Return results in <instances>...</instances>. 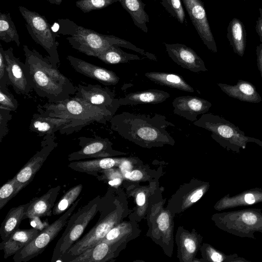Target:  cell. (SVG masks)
I'll list each match as a JSON object with an SVG mask.
<instances>
[{
  "mask_svg": "<svg viewBox=\"0 0 262 262\" xmlns=\"http://www.w3.org/2000/svg\"><path fill=\"white\" fill-rule=\"evenodd\" d=\"M41 149L36 152L14 176L21 189L26 187L33 180L51 152L56 147L55 134L43 136Z\"/></svg>",
  "mask_w": 262,
  "mask_h": 262,
  "instance_id": "obj_12",
  "label": "cell"
},
{
  "mask_svg": "<svg viewBox=\"0 0 262 262\" xmlns=\"http://www.w3.org/2000/svg\"><path fill=\"white\" fill-rule=\"evenodd\" d=\"M165 9L182 24L187 25L186 14L181 0H161Z\"/></svg>",
  "mask_w": 262,
  "mask_h": 262,
  "instance_id": "obj_40",
  "label": "cell"
},
{
  "mask_svg": "<svg viewBox=\"0 0 262 262\" xmlns=\"http://www.w3.org/2000/svg\"><path fill=\"white\" fill-rule=\"evenodd\" d=\"M260 203H262V188L255 187L233 196L228 193L215 203L214 208L217 211H221L237 207L256 205Z\"/></svg>",
  "mask_w": 262,
  "mask_h": 262,
  "instance_id": "obj_20",
  "label": "cell"
},
{
  "mask_svg": "<svg viewBox=\"0 0 262 262\" xmlns=\"http://www.w3.org/2000/svg\"><path fill=\"white\" fill-rule=\"evenodd\" d=\"M217 85L228 96L240 101L254 103L262 101L255 86L248 81L239 79L235 85L218 83Z\"/></svg>",
  "mask_w": 262,
  "mask_h": 262,
  "instance_id": "obj_24",
  "label": "cell"
},
{
  "mask_svg": "<svg viewBox=\"0 0 262 262\" xmlns=\"http://www.w3.org/2000/svg\"><path fill=\"white\" fill-rule=\"evenodd\" d=\"M18 107L17 100L8 90L7 88H0V108L16 111Z\"/></svg>",
  "mask_w": 262,
  "mask_h": 262,
  "instance_id": "obj_43",
  "label": "cell"
},
{
  "mask_svg": "<svg viewBox=\"0 0 262 262\" xmlns=\"http://www.w3.org/2000/svg\"><path fill=\"white\" fill-rule=\"evenodd\" d=\"M137 205L139 207H142L145 205L146 202V194L143 191L139 192L136 196Z\"/></svg>",
  "mask_w": 262,
  "mask_h": 262,
  "instance_id": "obj_50",
  "label": "cell"
},
{
  "mask_svg": "<svg viewBox=\"0 0 262 262\" xmlns=\"http://www.w3.org/2000/svg\"><path fill=\"white\" fill-rule=\"evenodd\" d=\"M97 58L108 64L127 63L132 60H141L135 54L128 53L116 46H111L99 54Z\"/></svg>",
  "mask_w": 262,
  "mask_h": 262,
  "instance_id": "obj_33",
  "label": "cell"
},
{
  "mask_svg": "<svg viewBox=\"0 0 262 262\" xmlns=\"http://www.w3.org/2000/svg\"><path fill=\"white\" fill-rule=\"evenodd\" d=\"M202 255L205 261L212 262H251L237 254L226 255L216 249L212 246L204 244L201 248Z\"/></svg>",
  "mask_w": 262,
  "mask_h": 262,
  "instance_id": "obj_35",
  "label": "cell"
},
{
  "mask_svg": "<svg viewBox=\"0 0 262 262\" xmlns=\"http://www.w3.org/2000/svg\"><path fill=\"white\" fill-rule=\"evenodd\" d=\"M119 0H78L76 7L83 13L105 8Z\"/></svg>",
  "mask_w": 262,
  "mask_h": 262,
  "instance_id": "obj_41",
  "label": "cell"
},
{
  "mask_svg": "<svg viewBox=\"0 0 262 262\" xmlns=\"http://www.w3.org/2000/svg\"><path fill=\"white\" fill-rule=\"evenodd\" d=\"M97 178L100 180H106L108 183L112 187H117L122 181L123 174L120 170L114 168L102 170Z\"/></svg>",
  "mask_w": 262,
  "mask_h": 262,
  "instance_id": "obj_42",
  "label": "cell"
},
{
  "mask_svg": "<svg viewBox=\"0 0 262 262\" xmlns=\"http://www.w3.org/2000/svg\"><path fill=\"white\" fill-rule=\"evenodd\" d=\"M243 1H246V0H243Z\"/></svg>",
  "mask_w": 262,
  "mask_h": 262,
  "instance_id": "obj_52",
  "label": "cell"
},
{
  "mask_svg": "<svg viewBox=\"0 0 262 262\" xmlns=\"http://www.w3.org/2000/svg\"><path fill=\"white\" fill-rule=\"evenodd\" d=\"M100 217L94 226L83 236L74 243L62 256L60 261H69L88 248L99 243L109 231L120 223L122 211L115 202L110 204L105 197L100 198L98 204Z\"/></svg>",
  "mask_w": 262,
  "mask_h": 262,
  "instance_id": "obj_5",
  "label": "cell"
},
{
  "mask_svg": "<svg viewBox=\"0 0 262 262\" xmlns=\"http://www.w3.org/2000/svg\"><path fill=\"white\" fill-rule=\"evenodd\" d=\"M118 167L122 174L124 176L126 172L132 171L133 165L129 159L122 158Z\"/></svg>",
  "mask_w": 262,
  "mask_h": 262,
  "instance_id": "obj_47",
  "label": "cell"
},
{
  "mask_svg": "<svg viewBox=\"0 0 262 262\" xmlns=\"http://www.w3.org/2000/svg\"><path fill=\"white\" fill-rule=\"evenodd\" d=\"M67 59L76 72L98 81L103 85H116L120 80V78L112 71L71 55H68Z\"/></svg>",
  "mask_w": 262,
  "mask_h": 262,
  "instance_id": "obj_19",
  "label": "cell"
},
{
  "mask_svg": "<svg viewBox=\"0 0 262 262\" xmlns=\"http://www.w3.org/2000/svg\"><path fill=\"white\" fill-rule=\"evenodd\" d=\"M75 96L82 98L92 105L106 110L115 114L120 106L119 98L110 89L99 84H79L76 86Z\"/></svg>",
  "mask_w": 262,
  "mask_h": 262,
  "instance_id": "obj_13",
  "label": "cell"
},
{
  "mask_svg": "<svg viewBox=\"0 0 262 262\" xmlns=\"http://www.w3.org/2000/svg\"><path fill=\"white\" fill-rule=\"evenodd\" d=\"M200 37L207 48L217 52L216 45L207 19L204 5L201 0H182Z\"/></svg>",
  "mask_w": 262,
  "mask_h": 262,
  "instance_id": "obj_14",
  "label": "cell"
},
{
  "mask_svg": "<svg viewBox=\"0 0 262 262\" xmlns=\"http://www.w3.org/2000/svg\"><path fill=\"white\" fill-rule=\"evenodd\" d=\"M21 190L14 177L4 184L0 188V209Z\"/></svg>",
  "mask_w": 262,
  "mask_h": 262,
  "instance_id": "obj_39",
  "label": "cell"
},
{
  "mask_svg": "<svg viewBox=\"0 0 262 262\" xmlns=\"http://www.w3.org/2000/svg\"><path fill=\"white\" fill-rule=\"evenodd\" d=\"M163 44L169 57L182 68L195 73L208 71L203 59L191 48L181 43Z\"/></svg>",
  "mask_w": 262,
  "mask_h": 262,
  "instance_id": "obj_17",
  "label": "cell"
},
{
  "mask_svg": "<svg viewBox=\"0 0 262 262\" xmlns=\"http://www.w3.org/2000/svg\"><path fill=\"white\" fill-rule=\"evenodd\" d=\"M57 21V33L67 36L66 39L73 48L88 56L97 57L111 46L125 48L128 42L113 35L101 34L85 28L68 18H59Z\"/></svg>",
  "mask_w": 262,
  "mask_h": 262,
  "instance_id": "obj_4",
  "label": "cell"
},
{
  "mask_svg": "<svg viewBox=\"0 0 262 262\" xmlns=\"http://www.w3.org/2000/svg\"><path fill=\"white\" fill-rule=\"evenodd\" d=\"M193 124L210 132L212 138L228 151L238 154L241 148H246L249 142L262 147L261 141L246 136L238 126L222 116L207 113L194 121Z\"/></svg>",
  "mask_w": 262,
  "mask_h": 262,
  "instance_id": "obj_6",
  "label": "cell"
},
{
  "mask_svg": "<svg viewBox=\"0 0 262 262\" xmlns=\"http://www.w3.org/2000/svg\"><path fill=\"white\" fill-rule=\"evenodd\" d=\"M51 4L60 5L62 3V0H47Z\"/></svg>",
  "mask_w": 262,
  "mask_h": 262,
  "instance_id": "obj_51",
  "label": "cell"
},
{
  "mask_svg": "<svg viewBox=\"0 0 262 262\" xmlns=\"http://www.w3.org/2000/svg\"><path fill=\"white\" fill-rule=\"evenodd\" d=\"M132 232L130 226L126 223H119L112 228L100 242H105L117 251L125 237Z\"/></svg>",
  "mask_w": 262,
  "mask_h": 262,
  "instance_id": "obj_37",
  "label": "cell"
},
{
  "mask_svg": "<svg viewBox=\"0 0 262 262\" xmlns=\"http://www.w3.org/2000/svg\"><path fill=\"white\" fill-rule=\"evenodd\" d=\"M208 182L194 180L180 188L172 196L168 206H174L171 210L180 212L192 206L199 201L208 190Z\"/></svg>",
  "mask_w": 262,
  "mask_h": 262,
  "instance_id": "obj_15",
  "label": "cell"
},
{
  "mask_svg": "<svg viewBox=\"0 0 262 262\" xmlns=\"http://www.w3.org/2000/svg\"><path fill=\"white\" fill-rule=\"evenodd\" d=\"M227 36L234 52L243 57L247 42V33L243 22L238 18H233L228 26Z\"/></svg>",
  "mask_w": 262,
  "mask_h": 262,
  "instance_id": "obj_29",
  "label": "cell"
},
{
  "mask_svg": "<svg viewBox=\"0 0 262 262\" xmlns=\"http://www.w3.org/2000/svg\"><path fill=\"white\" fill-rule=\"evenodd\" d=\"M23 50L26 76L38 96L47 98L50 102H57L75 95L76 86L52 66L47 56L43 57L27 45H23Z\"/></svg>",
  "mask_w": 262,
  "mask_h": 262,
  "instance_id": "obj_2",
  "label": "cell"
},
{
  "mask_svg": "<svg viewBox=\"0 0 262 262\" xmlns=\"http://www.w3.org/2000/svg\"><path fill=\"white\" fill-rule=\"evenodd\" d=\"M4 49L0 44V88H6L8 85L9 78L6 68Z\"/></svg>",
  "mask_w": 262,
  "mask_h": 262,
  "instance_id": "obj_45",
  "label": "cell"
},
{
  "mask_svg": "<svg viewBox=\"0 0 262 262\" xmlns=\"http://www.w3.org/2000/svg\"><path fill=\"white\" fill-rule=\"evenodd\" d=\"M38 113L68 120L69 125L60 132L69 135L96 122L105 124L115 115L109 111L92 105L76 96L57 102H47L37 106Z\"/></svg>",
  "mask_w": 262,
  "mask_h": 262,
  "instance_id": "obj_3",
  "label": "cell"
},
{
  "mask_svg": "<svg viewBox=\"0 0 262 262\" xmlns=\"http://www.w3.org/2000/svg\"><path fill=\"white\" fill-rule=\"evenodd\" d=\"M81 184L69 189L55 204L52 214L57 215L63 213L76 201L82 190Z\"/></svg>",
  "mask_w": 262,
  "mask_h": 262,
  "instance_id": "obj_38",
  "label": "cell"
},
{
  "mask_svg": "<svg viewBox=\"0 0 262 262\" xmlns=\"http://www.w3.org/2000/svg\"><path fill=\"white\" fill-rule=\"evenodd\" d=\"M122 159L107 157L74 161L70 163L68 167L75 171L91 174L97 178L102 170L119 166Z\"/></svg>",
  "mask_w": 262,
  "mask_h": 262,
  "instance_id": "obj_25",
  "label": "cell"
},
{
  "mask_svg": "<svg viewBox=\"0 0 262 262\" xmlns=\"http://www.w3.org/2000/svg\"><path fill=\"white\" fill-rule=\"evenodd\" d=\"M0 39L7 43L14 41L17 47L20 45L16 28L9 12H0Z\"/></svg>",
  "mask_w": 262,
  "mask_h": 262,
  "instance_id": "obj_36",
  "label": "cell"
},
{
  "mask_svg": "<svg viewBox=\"0 0 262 262\" xmlns=\"http://www.w3.org/2000/svg\"><path fill=\"white\" fill-rule=\"evenodd\" d=\"M212 220L220 229L237 236L256 239V232L262 234V210L260 208L216 213L212 216Z\"/></svg>",
  "mask_w": 262,
  "mask_h": 262,
  "instance_id": "obj_7",
  "label": "cell"
},
{
  "mask_svg": "<svg viewBox=\"0 0 262 262\" xmlns=\"http://www.w3.org/2000/svg\"><path fill=\"white\" fill-rule=\"evenodd\" d=\"M143 176L142 172L138 169L127 172L123 176L126 179L133 181H140L142 179Z\"/></svg>",
  "mask_w": 262,
  "mask_h": 262,
  "instance_id": "obj_46",
  "label": "cell"
},
{
  "mask_svg": "<svg viewBox=\"0 0 262 262\" xmlns=\"http://www.w3.org/2000/svg\"><path fill=\"white\" fill-rule=\"evenodd\" d=\"M80 149L74 151L68 156L70 161L84 159L112 157L125 154L114 150L113 143L106 138L80 137L78 138Z\"/></svg>",
  "mask_w": 262,
  "mask_h": 262,
  "instance_id": "obj_11",
  "label": "cell"
},
{
  "mask_svg": "<svg viewBox=\"0 0 262 262\" xmlns=\"http://www.w3.org/2000/svg\"><path fill=\"white\" fill-rule=\"evenodd\" d=\"M30 203V201L13 207L8 211L0 228V235L3 241H7L13 233L19 229V226Z\"/></svg>",
  "mask_w": 262,
  "mask_h": 262,
  "instance_id": "obj_30",
  "label": "cell"
},
{
  "mask_svg": "<svg viewBox=\"0 0 262 262\" xmlns=\"http://www.w3.org/2000/svg\"><path fill=\"white\" fill-rule=\"evenodd\" d=\"M259 16L256 20L255 30L259 37V40L262 42V8H259Z\"/></svg>",
  "mask_w": 262,
  "mask_h": 262,
  "instance_id": "obj_49",
  "label": "cell"
},
{
  "mask_svg": "<svg viewBox=\"0 0 262 262\" xmlns=\"http://www.w3.org/2000/svg\"><path fill=\"white\" fill-rule=\"evenodd\" d=\"M38 229L32 228L29 229H18L13 233L8 239L0 243V249L4 251V257L7 258L14 255L31 242L38 234Z\"/></svg>",
  "mask_w": 262,
  "mask_h": 262,
  "instance_id": "obj_26",
  "label": "cell"
},
{
  "mask_svg": "<svg viewBox=\"0 0 262 262\" xmlns=\"http://www.w3.org/2000/svg\"><path fill=\"white\" fill-rule=\"evenodd\" d=\"M60 189L59 185L51 188L42 195L30 201V205L25 212L23 220L36 216H50Z\"/></svg>",
  "mask_w": 262,
  "mask_h": 262,
  "instance_id": "obj_21",
  "label": "cell"
},
{
  "mask_svg": "<svg viewBox=\"0 0 262 262\" xmlns=\"http://www.w3.org/2000/svg\"><path fill=\"white\" fill-rule=\"evenodd\" d=\"M69 124L68 120L61 118L52 117L41 113L33 114L29 126V129L35 133L39 137L48 134L60 132Z\"/></svg>",
  "mask_w": 262,
  "mask_h": 262,
  "instance_id": "obj_23",
  "label": "cell"
},
{
  "mask_svg": "<svg viewBox=\"0 0 262 262\" xmlns=\"http://www.w3.org/2000/svg\"><path fill=\"white\" fill-rule=\"evenodd\" d=\"M202 236L195 232L190 233L183 229L178 230L176 242L178 257L181 261H193L202 243Z\"/></svg>",
  "mask_w": 262,
  "mask_h": 262,
  "instance_id": "obj_22",
  "label": "cell"
},
{
  "mask_svg": "<svg viewBox=\"0 0 262 262\" xmlns=\"http://www.w3.org/2000/svg\"><path fill=\"white\" fill-rule=\"evenodd\" d=\"M10 111L0 108V142L9 133L8 122L11 120L12 115Z\"/></svg>",
  "mask_w": 262,
  "mask_h": 262,
  "instance_id": "obj_44",
  "label": "cell"
},
{
  "mask_svg": "<svg viewBox=\"0 0 262 262\" xmlns=\"http://www.w3.org/2000/svg\"><path fill=\"white\" fill-rule=\"evenodd\" d=\"M101 197L98 195L70 216L66 229L54 249L51 262L60 261L62 256L80 237L91 221L98 212Z\"/></svg>",
  "mask_w": 262,
  "mask_h": 262,
  "instance_id": "obj_8",
  "label": "cell"
},
{
  "mask_svg": "<svg viewBox=\"0 0 262 262\" xmlns=\"http://www.w3.org/2000/svg\"><path fill=\"white\" fill-rule=\"evenodd\" d=\"M18 9L25 20L26 28L31 38L47 51L49 54L47 57L52 66L58 69L60 62L58 53L59 42L56 37L60 35L52 30L45 16L21 6L18 7Z\"/></svg>",
  "mask_w": 262,
  "mask_h": 262,
  "instance_id": "obj_9",
  "label": "cell"
},
{
  "mask_svg": "<svg viewBox=\"0 0 262 262\" xmlns=\"http://www.w3.org/2000/svg\"><path fill=\"white\" fill-rule=\"evenodd\" d=\"M13 51L11 47L4 50L9 78L8 85H12L17 94L28 96L32 89L26 76L25 64L14 56Z\"/></svg>",
  "mask_w": 262,
  "mask_h": 262,
  "instance_id": "obj_16",
  "label": "cell"
},
{
  "mask_svg": "<svg viewBox=\"0 0 262 262\" xmlns=\"http://www.w3.org/2000/svg\"><path fill=\"white\" fill-rule=\"evenodd\" d=\"M257 66L262 79V43L256 47Z\"/></svg>",
  "mask_w": 262,
  "mask_h": 262,
  "instance_id": "obj_48",
  "label": "cell"
},
{
  "mask_svg": "<svg viewBox=\"0 0 262 262\" xmlns=\"http://www.w3.org/2000/svg\"><path fill=\"white\" fill-rule=\"evenodd\" d=\"M172 104L174 114L191 122L196 121L198 115L207 113L212 106L204 99L189 95L175 98Z\"/></svg>",
  "mask_w": 262,
  "mask_h": 262,
  "instance_id": "obj_18",
  "label": "cell"
},
{
  "mask_svg": "<svg viewBox=\"0 0 262 262\" xmlns=\"http://www.w3.org/2000/svg\"><path fill=\"white\" fill-rule=\"evenodd\" d=\"M119 2L129 13L134 25L144 33H147V23L149 22V19L144 9L145 4L142 0H119Z\"/></svg>",
  "mask_w": 262,
  "mask_h": 262,
  "instance_id": "obj_32",
  "label": "cell"
},
{
  "mask_svg": "<svg viewBox=\"0 0 262 262\" xmlns=\"http://www.w3.org/2000/svg\"><path fill=\"white\" fill-rule=\"evenodd\" d=\"M152 234L155 237L158 235L166 239H170L172 235V224L170 213L164 209H160L154 216L152 223Z\"/></svg>",
  "mask_w": 262,
  "mask_h": 262,
  "instance_id": "obj_34",
  "label": "cell"
},
{
  "mask_svg": "<svg viewBox=\"0 0 262 262\" xmlns=\"http://www.w3.org/2000/svg\"><path fill=\"white\" fill-rule=\"evenodd\" d=\"M81 198L77 200L59 218L39 232L31 242L18 251L13 257V260L15 262H27L41 254L67 225Z\"/></svg>",
  "mask_w": 262,
  "mask_h": 262,
  "instance_id": "obj_10",
  "label": "cell"
},
{
  "mask_svg": "<svg viewBox=\"0 0 262 262\" xmlns=\"http://www.w3.org/2000/svg\"><path fill=\"white\" fill-rule=\"evenodd\" d=\"M145 76L151 81L160 85L187 92L193 93L194 91L193 88L179 74L154 71L146 73Z\"/></svg>",
  "mask_w": 262,
  "mask_h": 262,
  "instance_id": "obj_31",
  "label": "cell"
},
{
  "mask_svg": "<svg viewBox=\"0 0 262 262\" xmlns=\"http://www.w3.org/2000/svg\"><path fill=\"white\" fill-rule=\"evenodd\" d=\"M110 122L113 130L144 148L173 146L175 143L173 138L167 130L168 127L175 125L164 115L124 112L115 115Z\"/></svg>",
  "mask_w": 262,
  "mask_h": 262,
  "instance_id": "obj_1",
  "label": "cell"
},
{
  "mask_svg": "<svg viewBox=\"0 0 262 262\" xmlns=\"http://www.w3.org/2000/svg\"><path fill=\"white\" fill-rule=\"evenodd\" d=\"M169 97L170 94L167 92L150 89L132 92L119 99L120 105L158 104L165 101Z\"/></svg>",
  "mask_w": 262,
  "mask_h": 262,
  "instance_id": "obj_27",
  "label": "cell"
},
{
  "mask_svg": "<svg viewBox=\"0 0 262 262\" xmlns=\"http://www.w3.org/2000/svg\"><path fill=\"white\" fill-rule=\"evenodd\" d=\"M116 251L105 242H101L90 247L69 262H106L115 257Z\"/></svg>",
  "mask_w": 262,
  "mask_h": 262,
  "instance_id": "obj_28",
  "label": "cell"
}]
</instances>
